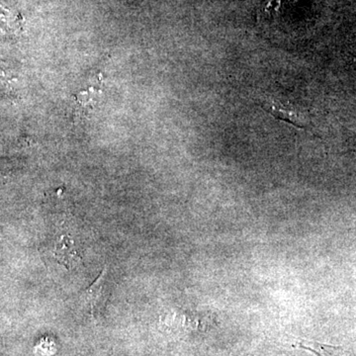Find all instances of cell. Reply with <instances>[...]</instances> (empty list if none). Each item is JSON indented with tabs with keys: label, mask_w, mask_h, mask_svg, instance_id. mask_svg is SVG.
Here are the masks:
<instances>
[{
	"label": "cell",
	"mask_w": 356,
	"mask_h": 356,
	"mask_svg": "<svg viewBox=\"0 0 356 356\" xmlns=\"http://www.w3.org/2000/svg\"><path fill=\"white\" fill-rule=\"evenodd\" d=\"M106 273L107 268L104 267L95 282L86 288L79 296V302L83 303L93 317H99L108 302L109 291L106 285Z\"/></svg>",
	"instance_id": "6da1fadb"
},
{
	"label": "cell",
	"mask_w": 356,
	"mask_h": 356,
	"mask_svg": "<svg viewBox=\"0 0 356 356\" xmlns=\"http://www.w3.org/2000/svg\"><path fill=\"white\" fill-rule=\"evenodd\" d=\"M262 108L267 113L273 116L277 120L284 121L286 123L291 124L295 127L300 129L307 128V120L305 117L303 116L300 112L295 111V110L290 108H285L284 106L275 104L273 102L262 103Z\"/></svg>",
	"instance_id": "7a4b0ae2"
}]
</instances>
